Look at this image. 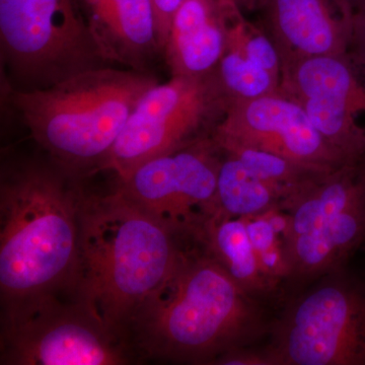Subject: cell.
I'll return each instance as SVG.
<instances>
[{
  "label": "cell",
  "instance_id": "obj_2",
  "mask_svg": "<svg viewBox=\"0 0 365 365\" xmlns=\"http://www.w3.org/2000/svg\"><path fill=\"white\" fill-rule=\"evenodd\" d=\"M272 321L198 242L134 314L126 342L137 360L216 364L268 337Z\"/></svg>",
  "mask_w": 365,
  "mask_h": 365
},
{
  "label": "cell",
  "instance_id": "obj_8",
  "mask_svg": "<svg viewBox=\"0 0 365 365\" xmlns=\"http://www.w3.org/2000/svg\"><path fill=\"white\" fill-rule=\"evenodd\" d=\"M230 102L216 72L203 78L158 81L132 112L102 172L122 177L150 158L212 136Z\"/></svg>",
  "mask_w": 365,
  "mask_h": 365
},
{
  "label": "cell",
  "instance_id": "obj_20",
  "mask_svg": "<svg viewBox=\"0 0 365 365\" xmlns=\"http://www.w3.org/2000/svg\"><path fill=\"white\" fill-rule=\"evenodd\" d=\"M348 55L359 73L365 76V9L356 11L353 16Z\"/></svg>",
  "mask_w": 365,
  "mask_h": 365
},
{
  "label": "cell",
  "instance_id": "obj_12",
  "mask_svg": "<svg viewBox=\"0 0 365 365\" xmlns=\"http://www.w3.org/2000/svg\"><path fill=\"white\" fill-rule=\"evenodd\" d=\"M242 16L235 0H184L163 48L170 76L203 78L215 74L227 52L230 26Z\"/></svg>",
  "mask_w": 365,
  "mask_h": 365
},
{
  "label": "cell",
  "instance_id": "obj_24",
  "mask_svg": "<svg viewBox=\"0 0 365 365\" xmlns=\"http://www.w3.org/2000/svg\"><path fill=\"white\" fill-rule=\"evenodd\" d=\"M344 1L354 11V14L365 9V0H344Z\"/></svg>",
  "mask_w": 365,
  "mask_h": 365
},
{
  "label": "cell",
  "instance_id": "obj_18",
  "mask_svg": "<svg viewBox=\"0 0 365 365\" xmlns=\"http://www.w3.org/2000/svg\"><path fill=\"white\" fill-rule=\"evenodd\" d=\"M216 76L230 102L253 100L280 88L279 78L232 46H228L223 55Z\"/></svg>",
  "mask_w": 365,
  "mask_h": 365
},
{
  "label": "cell",
  "instance_id": "obj_19",
  "mask_svg": "<svg viewBox=\"0 0 365 365\" xmlns=\"http://www.w3.org/2000/svg\"><path fill=\"white\" fill-rule=\"evenodd\" d=\"M244 220L262 270L282 289V285L290 282L292 276L284 237L276 232L265 212Z\"/></svg>",
  "mask_w": 365,
  "mask_h": 365
},
{
  "label": "cell",
  "instance_id": "obj_7",
  "mask_svg": "<svg viewBox=\"0 0 365 365\" xmlns=\"http://www.w3.org/2000/svg\"><path fill=\"white\" fill-rule=\"evenodd\" d=\"M64 292L1 302L0 364L120 365L136 360L123 340L106 330Z\"/></svg>",
  "mask_w": 365,
  "mask_h": 365
},
{
  "label": "cell",
  "instance_id": "obj_16",
  "mask_svg": "<svg viewBox=\"0 0 365 365\" xmlns=\"http://www.w3.org/2000/svg\"><path fill=\"white\" fill-rule=\"evenodd\" d=\"M199 242L250 294L266 302L280 294L282 289L262 270L244 217L218 209L204 225Z\"/></svg>",
  "mask_w": 365,
  "mask_h": 365
},
{
  "label": "cell",
  "instance_id": "obj_25",
  "mask_svg": "<svg viewBox=\"0 0 365 365\" xmlns=\"http://www.w3.org/2000/svg\"><path fill=\"white\" fill-rule=\"evenodd\" d=\"M360 163H361L362 173H364V181H365V155L360 160Z\"/></svg>",
  "mask_w": 365,
  "mask_h": 365
},
{
  "label": "cell",
  "instance_id": "obj_1",
  "mask_svg": "<svg viewBox=\"0 0 365 365\" xmlns=\"http://www.w3.org/2000/svg\"><path fill=\"white\" fill-rule=\"evenodd\" d=\"M197 242L165 227L115 184L107 192L86 188L69 294L127 344L134 314Z\"/></svg>",
  "mask_w": 365,
  "mask_h": 365
},
{
  "label": "cell",
  "instance_id": "obj_6",
  "mask_svg": "<svg viewBox=\"0 0 365 365\" xmlns=\"http://www.w3.org/2000/svg\"><path fill=\"white\" fill-rule=\"evenodd\" d=\"M273 319L272 365H365V282L346 268L314 281Z\"/></svg>",
  "mask_w": 365,
  "mask_h": 365
},
{
  "label": "cell",
  "instance_id": "obj_5",
  "mask_svg": "<svg viewBox=\"0 0 365 365\" xmlns=\"http://www.w3.org/2000/svg\"><path fill=\"white\" fill-rule=\"evenodd\" d=\"M6 90H41L76 74L116 66L86 25L79 0H0Z\"/></svg>",
  "mask_w": 365,
  "mask_h": 365
},
{
  "label": "cell",
  "instance_id": "obj_9",
  "mask_svg": "<svg viewBox=\"0 0 365 365\" xmlns=\"http://www.w3.org/2000/svg\"><path fill=\"white\" fill-rule=\"evenodd\" d=\"M222 151L213 135L150 158L114 184L172 232L199 240L204 225L220 209L217 180Z\"/></svg>",
  "mask_w": 365,
  "mask_h": 365
},
{
  "label": "cell",
  "instance_id": "obj_11",
  "mask_svg": "<svg viewBox=\"0 0 365 365\" xmlns=\"http://www.w3.org/2000/svg\"><path fill=\"white\" fill-rule=\"evenodd\" d=\"M261 11L281 71L309 57L348 54L354 11L344 0H268Z\"/></svg>",
  "mask_w": 365,
  "mask_h": 365
},
{
  "label": "cell",
  "instance_id": "obj_17",
  "mask_svg": "<svg viewBox=\"0 0 365 365\" xmlns=\"http://www.w3.org/2000/svg\"><path fill=\"white\" fill-rule=\"evenodd\" d=\"M222 155L216 195L222 212L247 217L280 206L283 195L279 190L260 179L239 158L223 151Z\"/></svg>",
  "mask_w": 365,
  "mask_h": 365
},
{
  "label": "cell",
  "instance_id": "obj_14",
  "mask_svg": "<svg viewBox=\"0 0 365 365\" xmlns=\"http://www.w3.org/2000/svg\"><path fill=\"white\" fill-rule=\"evenodd\" d=\"M365 242V199L285 242L292 281L309 282L346 268Z\"/></svg>",
  "mask_w": 365,
  "mask_h": 365
},
{
  "label": "cell",
  "instance_id": "obj_10",
  "mask_svg": "<svg viewBox=\"0 0 365 365\" xmlns=\"http://www.w3.org/2000/svg\"><path fill=\"white\" fill-rule=\"evenodd\" d=\"M213 138L220 145L267 151L322 172L354 163L319 134L299 101L280 88L253 100L230 102Z\"/></svg>",
  "mask_w": 365,
  "mask_h": 365
},
{
  "label": "cell",
  "instance_id": "obj_4",
  "mask_svg": "<svg viewBox=\"0 0 365 365\" xmlns=\"http://www.w3.org/2000/svg\"><path fill=\"white\" fill-rule=\"evenodd\" d=\"M158 81L153 72L107 66L41 90L4 88V93L41 150L91 178L102 173L132 112Z\"/></svg>",
  "mask_w": 365,
  "mask_h": 365
},
{
  "label": "cell",
  "instance_id": "obj_13",
  "mask_svg": "<svg viewBox=\"0 0 365 365\" xmlns=\"http://www.w3.org/2000/svg\"><path fill=\"white\" fill-rule=\"evenodd\" d=\"M79 4L93 39L113 66L153 72L155 64L163 58L150 0H79Z\"/></svg>",
  "mask_w": 365,
  "mask_h": 365
},
{
  "label": "cell",
  "instance_id": "obj_3",
  "mask_svg": "<svg viewBox=\"0 0 365 365\" xmlns=\"http://www.w3.org/2000/svg\"><path fill=\"white\" fill-rule=\"evenodd\" d=\"M90 178L66 169L43 150L2 163L1 302L71 292L78 265L79 213Z\"/></svg>",
  "mask_w": 365,
  "mask_h": 365
},
{
  "label": "cell",
  "instance_id": "obj_22",
  "mask_svg": "<svg viewBox=\"0 0 365 365\" xmlns=\"http://www.w3.org/2000/svg\"><path fill=\"white\" fill-rule=\"evenodd\" d=\"M217 365H272L270 357L264 348L256 349L254 347L242 348L218 360Z\"/></svg>",
  "mask_w": 365,
  "mask_h": 365
},
{
  "label": "cell",
  "instance_id": "obj_15",
  "mask_svg": "<svg viewBox=\"0 0 365 365\" xmlns=\"http://www.w3.org/2000/svg\"><path fill=\"white\" fill-rule=\"evenodd\" d=\"M280 91L295 100L323 98L365 114V85L348 54L295 61L281 71Z\"/></svg>",
  "mask_w": 365,
  "mask_h": 365
},
{
  "label": "cell",
  "instance_id": "obj_26",
  "mask_svg": "<svg viewBox=\"0 0 365 365\" xmlns=\"http://www.w3.org/2000/svg\"><path fill=\"white\" fill-rule=\"evenodd\" d=\"M235 1H237V0H235Z\"/></svg>",
  "mask_w": 365,
  "mask_h": 365
},
{
  "label": "cell",
  "instance_id": "obj_23",
  "mask_svg": "<svg viewBox=\"0 0 365 365\" xmlns=\"http://www.w3.org/2000/svg\"><path fill=\"white\" fill-rule=\"evenodd\" d=\"M237 2L242 11H262L268 0H237Z\"/></svg>",
  "mask_w": 365,
  "mask_h": 365
},
{
  "label": "cell",
  "instance_id": "obj_21",
  "mask_svg": "<svg viewBox=\"0 0 365 365\" xmlns=\"http://www.w3.org/2000/svg\"><path fill=\"white\" fill-rule=\"evenodd\" d=\"M150 1L153 4V11H155L163 55V48L167 42L173 19L184 0H150Z\"/></svg>",
  "mask_w": 365,
  "mask_h": 365
}]
</instances>
